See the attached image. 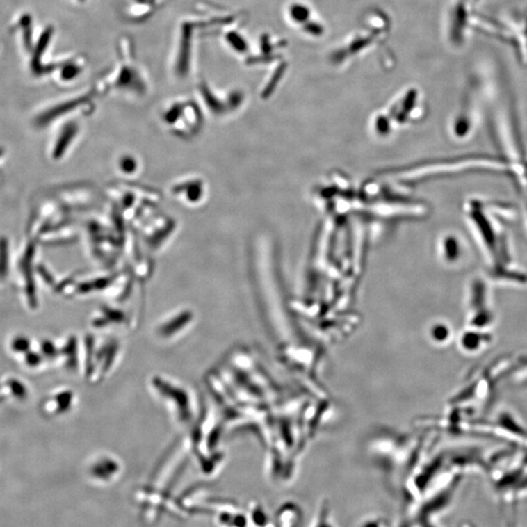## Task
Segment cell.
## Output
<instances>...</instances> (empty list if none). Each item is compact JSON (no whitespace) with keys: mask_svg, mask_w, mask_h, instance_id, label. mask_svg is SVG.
Returning <instances> with one entry per match:
<instances>
[{"mask_svg":"<svg viewBox=\"0 0 527 527\" xmlns=\"http://www.w3.org/2000/svg\"><path fill=\"white\" fill-rule=\"evenodd\" d=\"M460 527H475L473 526H471L470 522H463V524H461Z\"/></svg>","mask_w":527,"mask_h":527,"instance_id":"cell-1","label":"cell"}]
</instances>
